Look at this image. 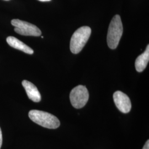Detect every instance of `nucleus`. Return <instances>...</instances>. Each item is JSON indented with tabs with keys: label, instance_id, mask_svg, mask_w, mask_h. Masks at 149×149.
<instances>
[{
	"label": "nucleus",
	"instance_id": "9d476101",
	"mask_svg": "<svg viewBox=\"0 0 149 149\" xmlns=\"http://www.w3.org/2000/svg\"><path fill=\"white\" fill-rule=\"evenodd\" d=\"M143 149H149V140H147L145 144L144 145V147Z\"/></svg>",
	"mask_w": 149,
	"mask_h": 149
},
{
	"label": "nucleus",
	"instance_id": "423d86ee",
	"mask_svg": "<svg viewBox=\"0 0 149 149\" xmlns=\"http://www.w3.org/2000/svg\"><path fill=\"white\" fill-rule=\"evenodd\" d=\"M113 100L118 109L123 113H128L130 111L132 104L126 94L122 92L118 91L113 94Z\"/></svg>",
	"mask_w": 149,
	"mask_h": 149
},
{
	"label": "nucleus",
	"instance_id": "7ed1b4c3",
	"mask_svg": "<svg viewBox=\"0 0 149 149\" xmlns=\"http://www.w3.org/2000/svg\"><path fill=\"white\" fill-rule=\"evenodd\" d=\"M91 34V29L87 26L80 27L76 30L71 38V52L73 54L79 53L88 41Z\"/></svg>",
	"mask_w": 149,
	"mask_h": 149
},
{
	"label": "nucleus",
	"instance_id": "f03ea898",
	"mask_svg": "<svg viewBox=\"0 0 149 149\" xmlns=\"http://www.w3.org/2000/svg\"><path fill=\"white\" fill-rule=\"evenodd\" d=\"M123 32L122 22L120 17L116 15L112 18L108 28L107 41L108 47L114 49L119 44Z\"/></svg>",
	"mask_w": 149,
	"mask_h": 149
},
{
	"label": "nucleus",
	"instance_id": "f8f14e48",
	"mask_svg": "<svg viewBox=\"0 0 149 149\" xmlns=\"http://www.w3.org/2000/svg\"><path fill=\"white\" fill-rule=\"evenodd\" d=\"M38 1H42V2H47V1H50L51 0H38Z\"/></svg>",
	"mask_w": 149,
	"mask_h": 149
},
{
	"label": "nucleus",
	"instance_id": "9b49d317",
	"mask_svg": "<svg viewBox=\"0 0 149 149\" xmlns=\"http://www.w3.org/2000/svg\"><path fill=\"white\" fill-rule=\"evenodd\" d=\"M2 144V131H1V129L0 128V149L1 148Z\"/></svg>",
	"mask_w": 149,
	"mask_h": 149
},
{
	"label": "nucleus",
	"instance_id": "ddd939ff",
	"mask_svg": "<svg viewBox=\"0 0 149 149\" xmlns=\"http://www.w3.org/2000/svg\"><path fill=\"white\" fill-rule=\"evenodd\" d=\"M5 1H9V0H5Z\"/></svg>",
	"mask_w": 149,
	"mask_h": 149
},
{
	"label": "nucleus",
	"instance_id": "0eeeda50",
	"mask_svg": "<svg viewBox=\"0 0 149 149\" xmlns=\"http://www.w3.org/2000/svg\"><path fill=\"white\" fill-rule=\"evenodd\" d=\"M22 84L31 100L34 102H39L41 101V95L36 86L27 80H23Z\"/></svg>",
	"mask_w": 149,
	"mask_h": 149
},
{
	"label": "nucleus",
	"instance_id": "20e7f679",
	"mask_svg": "<svg viewBox=\"0 0 149 149\" xmlns=\"http://www.w3.org/2000/svg\"><path fill=\"white\" fill-rule=\"evenodd\" d=\"M88 91L84 86H77L70 92V102L72 106L75 108L80 109L83 108L88 101Z\"/></svg>",
	"mask_w": 149,
	"mask_h": 149
},
{
	"label": "nucleus",
	"instance_id": "1a4fd4ad",
	"mask_svg": "<svg viewBox=\"0 0 149 149\" xmlns=\"http://www.w3.org/2000/svg\"><path fill=\"white\" fill-rule=\"evenodd\" d=\"M149 61V45H148L144 53L139 55L135 62V66L139 72L143 71L147 66Z\"/></svg>",
	"mask_w": 149,
	"mask_h": 149
},
{
	"label": "nucleus",
	"instance_id": "6e6552de",
	"mask_svg": "<svg viewBox=\"0 0 149 149\" xmlns=\"http://www.w3.org/2000/svg\"><path fill=\"white\" fill-rule=\"evenodd\" d=\"M6 41L12 48H15L16 49L22 51L28 54H33L34 53V51L32 49L14 37L10 36L7 38Z\"/></svg>",
	"mask_w": 149,
	"mask_h": 149
},
{
	"label": "nucleus",
	"instance_id": "39448f33",
	"mask_svg": "<svg viewBox=\"0 0 149 149\" xmlns=\"http://www.w3.org/2000/svg\"><path fill=\"white\" fill-rule=\"evenodd\" d=\"M11 24L15 27V31L22 36L39 37L42 34L39 28L27 22L14 19L11 21Z\"/></svg>",
	"mask_w": 149,
	"mask_h": 149
},
{
	"label": "nucleus",
	"instance_id": "f257e3e1",
	"mask_svg": "<svg viewBox=\"0 0 149 149\" xmlns=\"http://www.w3.org/2000/svg\"><path fill=\"white\" fill-rule=\"evenodd\" d=\"M28 116L33 122L44 128L56 129L60 125L58 118L48 112L31 110Z\"/></svg>",
	"mask_w": 149,
	"mask_h": 149
}]
</instances>
